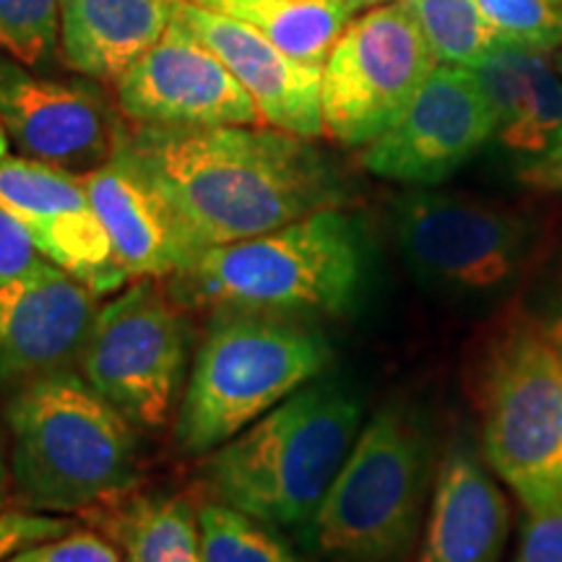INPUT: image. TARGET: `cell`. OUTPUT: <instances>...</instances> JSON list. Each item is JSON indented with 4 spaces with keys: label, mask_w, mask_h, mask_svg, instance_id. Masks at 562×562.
<instances>
[{
    "label": "cell",
    "mask_w": 562,
    "mask_h": 562,
    "mask_svg": "<svg viewBox=\"0 0 562 562\" xmlns=\"http://www.w3.org/2000/svg\"><path fill=\"white\" fill-rule=\"evenodd\" d=\"M121 151L165 195L199 256L347 201L341 178L311 138L279 128L136 125Z\"/></svg>",
    "instance_id": "cell-1"
},
{
    "label": "cell",
    "mask_w": 562,
    "mask_h": 562,
    "mask_svg": "<svg viewBox=\"0 0 562 562\" xmlns=\"http://www.w3.org/2000/svg\"><path fill=\"white\" fill-rule=\"evenodd\" d=\"M360 432V398L341 383L311 381L211 451L206 487L271 529L307 533Z\"/></svg>",
    "instance_id": "cell-2"
},
{
    "label": "cell",
    "mask_w": 562,
    "mask_h": 562,
    "mask_svg": "<svg viewBox=\"0 0 562 562\" xmlns=\"http://www.w3.org/2000/svg\"><path fill=\"white\" fill-rule=\"evenodd\" d=\"M364 256L360 222L326 209L266 235L203 250L170 277V294L195 311L341 315L360 294Z\"/></svg>",
    "instance_id": "cell-3"
},
{
    "label": "cell",
    "mask_w": 562,
    "mask_h": 562,
    "mask_svg": "<svg viewBox=\"0 0 562 562\" xmlns=\"http://www.w3.org/2000/svg\"><path fill=\"white\" fill-rule=\"evenodd\" d=\"M5 422L11 474L24 508H94L136 482L133 422L74 370L13 391Z\"/></svg>",
    "instance_id": "cell-4"
},
{
    "label": "cell",
    "mask_w": 562,
    "mask_h": 562,
    "mask_svg": "<svg viewBox=\"0 0 562 562\" xmlns=\"http://www.w3.org/2000/svg\"><path fill=\"white\" fill-rule=\"evenodd\" d=\"M331 347L318 328L269 313H216L175 425L182 453H211L321 375Z\"/></svg>",
    "instance_id": "cell-5"
},
{
    "label": "cell",
    "mask_w": 562,
    "mask_h": 562,
    "mask_svg": "<svg viewBox=\"0 0 562 562\" xmlns=\"http://www.w3.org/2000/svg\"><path fill=\"white\" fill-rule=\"evenodd\" d=\"M435 472L425 422L385 406L362 427L307 542L328 562H409Z\"/></svg>",
    "instance_id": "cell-6"
},
{
    "label": "cell",
    "mask_w": 562,
    "mask_h": 562,
    "mask_svg": "<svg viewBox=\"0 0 562 562\" xmlns=\"http://www.w3.org/2000/svg\"><path fill=\"white\" fill-rule=\"evenodd\" d=\"M393 229L412 277L467 305H495L516 292L542 243V227L526 211L435 191L398 199Z\"/></svg>",
    "instance_id": "cell-7"
},
{
    "label": "cell",
    "mask_w": 562,
    "mask_h": 562,
    "mask_svg": "<svg viewBox=\"0 0 562 562\" xmlns=\"http://www.w3.org/2000/svg\"><path fill=\"white\" fill-rule=\"evenodd\" d=\"M482 453L524 510L562 501V362L542 318L518 315L492 341Z\"/></svg>",
    "instance_id": "cell-8"
},
{
    "label": "cell",
    "mask_w": 562,
    "mask_h": 562,
    "mask_svg": "<svg viewBox=\"0 0 562 562\" xmlns=\"http://www.w3.org/2000/svg\"><path fill=\"white\" fill-rule=\"evenodd\" d=\"M435 66L406 0L362 13L323 66V133L344 146L372 144L404 115Z\"/></svg>",
    "instance_id": "cell-9"
},
{
    "label": "cell",
    "mask_w": 562,
    "mask_h": 562,
    "mask_svg": "<svg viewBox=\"0 0 562 562\" xmlns=\"http://www.w3.org/2000/svg\"><path fill=\"white\" fill-rule=\"evenodd\" d=\"M186 349L180 305L146 279L97 311L79 364L133 425L157 430L172 414Z\"/></svg>",
    "instance_id": "cell-10"
},
{
    "label": "cell",
    "mask_w": 562,
    "mask_h": 562,
    "mask_svg": "<svg viewBox=\"0 0 562 562\" xmlns=\"http://www.w3.org/2000/svg\"><path fill=\"white\" fill-rule=\"evenodd\" d=\"M121 112L133 125L214 128L263 125L258 104L235 74L175 16L149 53L115 83Z\"/></svg>",
    "instance_id": "cell-11"
},
{
    "label": "cell",
    "mask_w": 562,
    "mask_h": 562,
    "mask_svg": "<svg viewBox=\"0 0 562 562\" xmlns=\"http://www.w3.org/2000/svg\"><path fill=\"white\" fill-rule=\"evenodd\" d=\"M492 110L469 68L435 66L404 115L364 146L362 167L406 186H438L492 140Z\"/></svg>",
    "instance_id": "cell-12"
},
{
    "label": "cell",
    "mask_w": 562,
    "mask_h": 562,
    "mask_svg": "<svg viewBox=\"0 0 562 562\" xmlns=\"http://www.w3.org/2000/svg\"><path fill=\"white\" fill-rule=\"evenodd\" d=\"M0 125L16 149L74 175H87L121 149L125 128L89 83L42 79L0 53Z\"/></svg>",
    "instance_id": "cell-13"
},
{
    "label": "cell",
    "mask_w": 562,
    "mask_h": 562,
    "mask_svg": "<svg viewBox=\"0 0 562 562\" xmlns=\"http://www.w3.org/2000/svg\"><path fill=\"white\" fill-rule=\"evenodd\" d=\"M0 209L24 224L42 258L91 292H115L125 277L79 175L30 157H0Z\"/></svg>",
    "instance_id": "cell-14"
},
{
    "label": "cell",
    "mask_w": 562,
    "mask_h": 562,
    "mask_svg": "<svg viewBox=\"0 0 562 562\" xmlns=\"http://www.w3.org/2000/svg\"><path fill=\"white\" fill-rule=\"evenodd\" d=\"M97 294L45 258L0 284V389L74 370L97 318Z\"/></svg>",
    "instance_id": "cell-15"
},
{
    "label": "cell",
    "mask_w": 562,
    "mask_h": 562,
    "mask_svg": "<svg viewBox=\"0 0 562 562\" xmlns=\"http://www.w3.org/2000/svg\"><path fill=\"white\" fill-rule=\"evenodd\" d=\"M492 110V140L518 178L562 151V76L544 50L497 40L469 68Z\"/></svg>",
    "instance_id": "cell-16"
},
{
    "label": "cell",
    "mask_w": 562,
    "mask_h": 562,
    "mask_svg": "<svg viewBox=\"0 0 562 562\" xmlns=\"http://www.w3.org/2000/svg\"><path fill=\"white\" fill-rule=\"evenodd\" d=\"M178 16L248 89L266 123L300 138L321 136L323 68L292 60L252 26L193 0H178Z\"/></svg>",
    "instance_id": "cell-17"
},
{
    "label": "cell",
    "mask_w": 562,
    "mask_h": 562,
    "mask_svg": "<svg viewBox=\"0 0 562 562\" xmlns=\"http://www.w3.org/2000/svg\"><path fill=\"white\" fill-rule=\"evenodd\" d=\"M495 472L469 435H456L438 461L430 513L414 562H501L510 508Z\"/></svg>",
    "instance_id": "cell-18"
},
{
    "label": "cell",
    "mask_w": 562,
    "mask_h": 562,
    "mask_svg": "<svg viewBox=\"0 0 562 562\" xmlns=\"http://www.w3.org/2000/svg\"><path fill=\"white\" fill-rule=\"evenodd\" d=\"M81 182L128 279L175 277L199 258L165 195L121 149Z\"/></svg>",
    "instance_id": "cell-19"
},
{
    "label": "cell",
    "mask_w": 562,
    "mask_h": 562,
    "mask_svg": "<svg viewBox=\"0 0 562 562\" xmlns=\"http://www.w3.org/2000/svg\"><path fill=\"white\" fill-rule=\"evenodd\" d=\"M178 0H60V53L68 68L117 83L167 32Z\"/></svg>",
    "instance_id": "cell-20"
},
{
    "label": "cell",
    "mask_w": 562,
    "mask_h": 562,
    "mask_svg": "<svg viewBox=\"0 0 562 562\" xmlns=\"http://www.w3.org/2000/svg\"><path fill=\"white\" fill-rule=\"evenodd\" d=\"M243 21L292 60L323 68L334 45L364 9L360 0H193Z\"/></svg>",
    "instance_id": "cell-21"
},
{
    "label": "cell",
    "mask_w": 562,
    "mask_h": 562,
    "mask_svg": "<svg viewBox=\"0 0 562 562\" xmlns=\"http://www.w3.org/2000/svg\"><path fill=\"white\" fill-rule=\"evenodd\" d=\"M112 537L128 562H159L201 550L199 513L182 497H149L133 503L112 521Z\"/></svg>",
    "instance_id": "cell-22"
},
{
    "label": "cell",
    "mask_w": 562,
    "mask_h": 562,
    "mask_svg": "<svg viewBox=\"0 0 562 562\" xmlns=\"http://www.w3.org/2000/svg\"><path fill=\"white\" fill-rule=\"evenodd\" d=\"M417 16L422 34L442 66L474 68L484 53L501 40L476 0H406Z\"/></svg>",
    "instance_id": "cell-23"
},
{
    "label": "cell",
    "mask_w": 562,
    "mask_h": 562,
    "mask_svg": "<svg viewBox=\"0 0 562 562\" xmlns=\"http://www.w3.org/2000/svg\"><path fill=\"white\" fill-rule=\"evenodd\" d=\"M203 562H300L271 526L222 503L199 510Z\"/></svg>",
    "instance_id": "cell-24"
},
{
    "label": "cell",
    "mask_w": 562,
    "mask_h": 562,
    "mask_svg": "<svg viewBox=\"0 0 562 562\" xmlns=\"http://www.w3.org/2000/svg\"><path fill=\"white\" fill-rule=\"evenodd\" d=\"M60 45V0H0V53L37 70Z\"/></svg>",
    "instance_id": "cell-25"
},
{
    "label": "cell",
    "mask_w": 562,
    "mask_h": 562,
    "mask_svg": "<svg viewBox=\"0 0 562 562\" xmlns=\"http://www.w3.org/2000/svg\"><path fill=\"white\" fill-rule=\"evenodd\" d=\"M503 40L554 53L562 47V9L550 0H476Z\"/></svg>",
    "instance_id": "cell-26"
},
{
    "label": "cell",
    "mask_w": 562,
    "mask_h": 562,
    "mask_svg": "<svg viewBox=\"0 0 562 562\" xmlns=\"http://www.w3.org/2000/svg\"><path fill=\"white\" fill-rule=\"evenodd\" d=\"M3 562H123L110 539L94 531L70 529L60 537L24 547Z\"/></svg>",
    "instance_id": "cell-27"
},
{
    "label": "cell",
    "mask_w": 562,
    "mask_h": 562,
    "mask_svg": "<svg viewBox=\"0 0 562 562\" xmlns=\"http://www.w3.org/2000/svg\"><path fill=\"white\" fill-rule=\"evenodd\" d=\"M513 562H562V501L526 510Z\"/></svg>",
    "instance_id": "cell-28"
},
{
    "label": "cell",
    "mask_w": 562,
    "mask_h": 562,
    "mask_svg": "<svg viewBox=\"0 0 562 562\" xmlns=\"http://www.w3.org/2000/svg\"><path fill=\"white\" fill-rule=\"evenodd\" d=\"M70 518L45 516V513H30V510H9L0 513V562L9 560L24 547H32L45 539L60 537L74 529Z\"/></svg>",
    "instance_id": "cell-29"
},
{
    "label": "cell",
    "mask_w": 562,
    "mask_h": 562,
    "mask_svg": "<svg viewBox=\"0 0 562 562\" xmlns=\"http://www.w3.org/2000/svg\"><path fill=\"white\" fill-rule=\"evenodd\" d=\"M45 261L37 245L30 237L16 216L9 211L0 209V284L24 277L26 271L37 269Z\"/></svg>",
    "instance_id": "cell-30"
},
{
    "label": "cell",
    "mask_w": 562,
    "mask_h": 562,
    "mask_svg": "<svg viewBox=\"0 0 562 562\" xmlns=\"http://www.w3.org/2000/svg\"><path fill=\"white\" fill-rule=\"evenodd\" d=\"M521 180L529 182V186L547 188V191L562 193V151L554 159L547 161V165L537 167V170H531V172H526Z\"/></svg>",
    "instance_id": "cell-31"
},
{
    "label": "cell",
    "mask_w": 562,
    "mask_h": 562,
    "mask_svg": "<svg viewBox=\"0 0 562 562\" xmlns=\"http://www.w3.org/2000/svg\"><path fill=\"white\" fill-rule=\"evenodd\" d=\"M542 323H544V331L552 339L554 349H558V355H560V362H562V297L552 302Z\"/></svg>",
    "instance_id": "cell-32"
},
{
    "label": "cell",
    "mask_w": 562,
    "mask_h": 562,
    "mask_svg": "<svg viewBox=\"0 0 562 562\" xmlns=\"http://www.w3.org/2000/svg\"><path fill=\"white\" fill-rule=\"evenodd\" d=\"M9 501V472H5L3 451H0V508Z\"/></svg>",
    "instance_id": "cell-33"
},
{
    "label": "cell",
    "mask_w": 562,
    "mask_h": 562,
    "mask_svg": "<svg viewBox=\"0 0 562 562\" xmlns=\"http://www.w3.org/2000/svg\"><path fill=\"white\" fill-rule=\"evenodd\" d=\"M159 562H203V554H201V550L180 552V554H172V558H165V560H159Z\"/></svg>",
    "instance_id": "cell-34"
},
{
    "label": "cell",
    "mask_w": 562,
    "mask_h": 562,
    "mask_svg": "<svg viewBox=\"0 0 562 562\" xmlns=\"http://www.w3.org/2000/svg\"><path fill=\"white\" fill-rule=\"evenodd\" d=\"M5 151H9V136H5L3 125H0V157H5Z\"/></svg>",
    "instance_id": "cell-35"
},
{
    "label": "cell",
    "mask_w": 562,
    "mask_h": 562,
    "mask_svg": "<svg viewBox=\"0 0 562 562\" xmlns=\"http://www.w3.org/2000/svg\"><path fill=\"white\" fill-rule=\"evenodd\" d=\"M364 5H378V3H391V0H360Z\"/></svg>",
    "instance_id": "cell-36"
},
{
    "label": "cell",
    "mask_w": 562,
    "mask_h": 562,
    "mask_svg": "<svg viewBox=\"0 0 562 562\" xmlns=\"http://www.w3.org/2000/svg\"><path fill=\"white\" fill-rule=\"evenodd\" d=\"M552 5H558V9H562V0H550Z\"/></svg>",
    "instance_id": "cell-37"
}]
</instances>
